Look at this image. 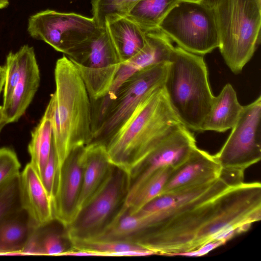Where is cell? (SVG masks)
<instances>
[{
  "instance_id": "cell-1",
  "label": "cell",
  "mask_w": 261,
  "mask_h": 261,
  "mask_svg": "<svg viewBox=\"0 0 261 261\" xmlns=\"http://www.w3.org/2000/svg\"><path fill=\"white\" fill-rule=\"evenodd\" d=\"M244 175L222 168L210 181L159 195L137 213L149 226L135 243L155 254L176 256L247 231L261 219V185L245 183Z\"/></svg>"
},
{
  "instance_id": "cell-2",
  "label": "cell",
  "mask_w": 261,
  "mask_h": 261,
  "mask_svg": "<svg viewBox=\"0 0 261 261\" xmlns=\"http://www.w3.org/2000/svg\"><path fill=\"white\" fill-rule=\"evenodd\" d=\"M54 73L56 89L47 106L50 114L57 179L71 150L92 142V106L81 76L65 55L57 60Z\"/></svg>"
},
{
  "instance_id": "cell-3",
  "label": "cell",
  "mask_w": 261,
  "mask_h": 261,
  "mask_svg": "<svg viewBox=\"0 0 261 261\" xmlns=\"http://www.w3.org/2000/svg\"><path fill=\"white\" fill-rule=\"evenodd\" d=\"M180 123L163 86L158 88L140 102L104 145L110 162L131 178L162 140Z\"/></svg>"
},
{
  "instance_id": "cell-4",
  "label": "cell",
  "mask_w": 261,
  "mask_h": 261,
  "mask_svg": "<svg viewBox=\"0 0 261 261\" xmlns=\"http://www.w3.org/2000/svg\"><path fill=\"white\" fill-rule=\"evenodd\" d=\"M163 87L180 122L190 129L202 132L215 96L203 56L174 47Z\"/></svg>"
},
{
  "instance_id": "cell-5",
  "label": "cell",
  "mask_w": 261,
  "mask_h": 261,
  "mask_svg": "<svg viewBox=\"0 0 261 261\" xmlns=\"http://www.w3.org/2000/svg\"><path fill=\"white\" fill-rule=\"evenodd\" d=\"M214 11L218 48L231 72L239 74L260 42L261 0H219Z\"/></svg>"
},
{
  "instance_id": "cell-6",
  "label": "cell",
  "mask_w": 261,
  "mask_h": 261,
  "mask_svg": "<svg viewBox=\"0 0 261 261\" xmlns=\"http://www.w3.org/2000/svg\"><path fill=\"white\" fill-rule=\"evenodd\" d=\"M169 62L152 66L134 74L118 88L113 98L92 115L91 143L105 145L124 124L140 102L164 85Z\"/></svg>"
},
{
  "instance_id": "cell-7",
  "label": "cell",
  "mask_w": 261,
  "mask_h": 261,
  "mask_svg": "<svg viewBox=\"0 0 261 261\" xmlns=\"http://www.w3.org/2000/svg\"><path fill=\"white\" fill-rule=\"evenodd\" d=\"M159 28L178 46L203 56L219 46L214 9L200 2L179 1Z\"/></svg>"
},
{
  "instance_id": "cell-8",
  "label": "cell",
  "mask_w": 261,
  "mask_h": 261,
  "mask_svg": "<svg viewBox=\"0 0 261 261\" xmlns=\"http://www.w3.org/2000/svg\"><path fill=\"white\" fill-rule=\"evenodd\" d=\"M64 55L76 67L91 100L107 94L123 62L105 27Z\"/></svg>"
},
{
  "instance_id": "cell-9",
  "label": "cell",
  "mask_w": 261,
  "mask_h": 261,
  "mask_svg": "<svg viewBox=\"0 0 261 261\" xmlns=\"http://www.w3.org/2000/svg\"><path fill=\"white\" fill-rule=\"evenodd\" d=\"M129 175L114 166L108 179L66 228L68 240L92 239L103 232L125 205Z\"/></svg>"
},
{
  "instance_id": "cell-10",
  "label": "cell",
  "mask_w": 261,
  "mask_h": 261,
  "mask_svg": "<svg viewBox=\"0 0 261 261\" xmlns=\"http://www.w3.org/2000/svg\"><path fill=\"white\" fill-rule=\"evenodd\" d=\"M102 28L93 17L46 10L29 17L27 30L32 38L42 40L57 51L66 55Z\"/></svg>"
},
{
  "instance_id": "cell-11",
  "label": "cell",
  "mask_w": 261,
  "mask_h": 261,
  "mask_svg": "<svg viewBox=\"0 0 261 261\" xmlns=\"http://www.w3.org/2000/svg\"><path fill=\"white\" fill-rule=\"evenodd\" d=\"M213 155L222 168L242 171L260 160V95L243 106L225 143Z\"/></svg>"
},
{
  "instance_id": "cell-12",
  "label": "cell",
  "mask_w": 261,
  "mask_h": 261,
  "mask_svg": "<svg viewBox=\"0 0 261 261\" xmlns=\"http://www.w3.org/2000/svg\"><path fill=\"white\" fill-rule=\"evenodd\" d=\"M196 147L195 137L190 129L182 123L176 126L162 140L131 178L126 200L160 169L167 166L179 167Z\"/></svg>"
},
{
  "instance_id": "cell-13",
  "label": "cell",
  "mask_w": 261,
  "mask_h": 261,
  "mask_svg": "<svg viewBox=\"0 0 261 261\" xmlns=\"http://www.w3.org/2000/svg\"><path fill=\"white\" fill-rule=\"evenodd\" d=\"M85 146H79L71 150L55 184L53 200L55 220L65 229L75 216L82 184Z\"/></svg>"
},
{
  "instance_id": "cell-14",
  "label": "cell",
  "mask_w": 261,
  "mask_h": 261,
  "mask_svg": "<svg viewBox=\"0 0 261 261\" xmlns=\"http://www.w3.org/2000/svg\"><path fill=\"white\" fill-rule=\"evenodd\" d=\"M145 33V45L136 55L122 63L107 94L108 97H114L120 86L137 72L169 62L174 48L172 40L159 28Z\"/></svg>"
},
{
  "instance_id": "cell-15",
  "label": "cell",
  "mask_w": 261,
  "mask_h": 261,
  "mask_svg": "<svg viewBox=\"0 0 261 261\" xmlns=\"http://www.w3.org/2000/svg\"><path fill=\"white\" fill-rule=\"evenodd\" d=\"M16 52L20 76L8 105L3 109L7 124L17 121L25 113L40 82V70L34 48L24 45Z\"/></svg>"
},
{
  "instance_id": "cell-16",
  "label": "cell",
  "mask_w": 261,
  "mask_h": 261,
  "mask_svg": "<svg viewBox=\"0 0 261 261\" xmlns=\"http://www.w3.org/2000/svg\"><path fill=\"white\" fill-rule=\"evenodd\" d=\"M19 181L21 206L33 227L38 228L55 220L53 199L29 163L20 172Z\"/></svg>"
},
{
  "instance_id": "cell-17",
  "label": "cell",
  "mask_w": 261,
  "mask_h": 261,
  "mask_svg": "<svg viewBox=\"0 0 261 261\" xmlns=\"http://www.w3.org/2000/svg\"><path fill=\"white\" fill-rule=\"evenodd\" d=\"M222 169L214 155L196 147L173 172L160 195L207 182L217 177Z\"/></svg>"
},
{
  "instance_id": "cell-18",
  "label": "cell",
  "mask_w": 261,
  "mask_h": 261,
  "mask_svg": "<svg viewBox=\"0 0 261 261\" xmlns=\"http://www.w3.org/2000/svg\"><path fill=\"white\" fill-rule=\"evenodd\" d=\"M83 164L82 184L75 216L103 186L114 167L105 146L98 143H91L84 147Z\"/></svg>"
},
{
  "instance_id": "cell-19",
  "label": "cell",
  "mask_w": 261,
  "mask_h": 261,
  "mask_svg": "<svg viewBox=\"0 0 261 261\" xmlns=\"http://www.w3.org/2000/svg\"><path fill=\"white\" fill-rule=\"evenodd\" d=\"M105 27L123 62L136 55L146 43L145 31L126 16H107Z\"/></svg>"
},
{
  "instance_id": "cell-20",
  "label": "cell",
  "mask_w": 261,
  "mask_h": 261,
  "mask_svg": "<svg viewBox=\"0 0 261 261\" xmlns=\"http://www.w3.org/2000/svg\"><path fill=\"white\" fill-rule=\"evenodd\" d=\"M243 106L238 101L237 93L228 83L214 96L212 105L202 126V132H224L237 123Z\"/></svg>"
},
{
  "instance_id": "cell-21",
  "label": "cell",
  "mask_w": 261,
  "mask_h": 261,
  "mask_svg": "<svg viewBox=\"0 0 261 261\" xmlns=\"http://www.w3.org/2000/svg\"><path fill=\"white\" fill-rule=\"evenodd\" d=\"M34 228L22 210L0 222V254H22Z\"/></svg>"
},
{
  "instance_id": "cell-22",
  "label": "cell",
  "mask_w": 261,
  "mask_h": 261,
  "mask_svg": "<svg viewBox=\"0 0 261 261\" xmlns=\"http://www.w3.org/2000/svg\"><path fill=\"white\" fill-rule=\"evenodd\" d=\"M52 139L50 110L47 106L39 122L31 132V139L28 145L31 159L29 163L41 179L51 152Z\"/></svg>"
},
{
  "instance_id": "cell-23",
  "label": "cell",
  "mask_w": 261,
  "mask_h": 261,
  "mask_svg": "<svg viewBox=\"0 0 261 261\" xmlns=\"http://www.w3.org/2000/svg\"><path fill=\"white\" fill-rule=\"evenodd\" d=\"M72 249L95 252L97 256H146L155 254L134 243L90 239L69 240Z\"/></svg>"
},
{
  "instance_id": "cell-24",
  "label": "cell",
  "mask_w": 261,
  "mask_h": 261,
  "mask_svg": "<svg viewBox=\"0 0 261 261\" xmlns=\"http://www.w3.org/2000/svg\"><path fill=\"white\" fill-rule=\"evenodd\" d=\"M180 0H140L125 15L145 31L159 28L170 11Z\"/></svg>"
},
{
  "instance_id": "cell-25",
  "label": "cell",
  "mask_w": 261,
  "mask_h": 261,
  "mask_svg": "<svg viewBox=\"0 0 261 261\" xmlns=\"http://www.w3.org/2000/svg\"><path fill=\"white\" fill-rule=\"evenodd\" d=\"M177 169L167 166L160 169L147 179L125 202L128 212L134 214L160 195L169 177Z\"/></svg>"
},
{
  "instance_id": "cell-26",
  "label": "cell",
  "mask_w": 261,
  "mask_h": 261,
  "mask_svg": "<svg viewBox=\"0 0 261 261\" xmlns=\"http://www.w3.org/2000/svg\"><path fill=\"white\" fill-rule=\"evenodd\" d=\"M20 174L0 186V222L22 210L20 200Z\"/></svg>"
},
{
  "instance_id": "cell-27",
  "label": "cell",
  "mask_w": 261,
  "mask_h": 261,
  "mask_svg": "<svg viewBox=\"0 0 261 261\" xmlns=\"http://www.w3.org/2000/svg\"><path fill=\"white\" fill-rule=\"evenodd\" d=\"M140 0H92L93 18L100 27H105V18L109 15L125 16Z\"/></svg>"
},
{
  "instance_id": "cell-28",
  "label": "cell",
  "mask_w": 261,
  "mask_h": 261,
  "mask_svg": "<svg viewBox=\"0 0 261 261\" xmlns=\"http://www.w3.org/2000/svg\"><path fill=\"white\" fill-rule=\"evenodd\" d=\"M5 81L3 88L2 108L8 105L20 76V66L17 52H10L6 57Z\"/></svg>"
},
{
  "instance_id": "cell-29",
  "label": "cell",
  "mask_w": 261,
  "mask_h": 261,
  "mask_svg": "<svg viewBox=\"0 0 261 261\" xmlns=\"http://www.w3.org/2000/svg\"><path fill=\"white\" fill-rule=\"evenodd\" d=\"M21 164L14 150L0 148V186L8 180L20 174Z\"/></svg>"
},
{
  "instance_id": "cell-30",
  "label": "cell",
  "mask_w": 261,
  "mask_h": 261,
  "mask_svg": "<svg viewBox=\"0 0 261 261\" xmlns=\"http://www.w3.org/2000/svg\"><path fill=\"white\" fill-rule=\"evenodd\" d=\"M56 170V161L52 145L51 152L43 170L41 180L47 192L53 200L55 192Z\"/></svg>"
},
{
  "instance_id": "cell-31",
  "label": "cell",
  "mask_w": 261,
  "mask_h": 261,
  "mask_svg": "<svg viewBox=\"0 0 261 261\" xmlns=\"http://www.w3.org/2000/svg\"><path fill=\"white\" fill-rule=\"evenodd\" d=\"M224 244L225 243L221 240H214L208 242L196 250L182 253L178 255L196 257L201 256Z\"/></svg>"
},
{
  "instance_id": "cell-32",
  "label": "cell",
  "mask_w": 261,
  "mask_h": 261,
  "mask_svg": "<svg viewBox=\"0 0 261 261\" xmlns=\"http://www.w3.org/2000/svg\"><path fill=\"white\" fill-rule=\"evenodd\" d=\"M6 69L5 66H0V94L4 88L5 81Z\"/></svg>"
},
{
  "instance_id": "cell-33",
  "label": "cell",
  "mask_w": 261,
  "mask_h": 261,
  "mask_svg": "<svg viewBox=\"0 0 261 261\" xmlns=\"http://www.w3.org/2000/svg\"><path fill=\"white\" fill-rule=\"evenodd\" d=\"M219 0H201L200 3L206 7L214 9Z\"/></svg>"
},
{
  "instance_id": "cell-34",
  "label": "cell",
  "mask_w": 261,
  "mask_h": 261,
  "mask_svg": "<svg viewBox=\"0 0 261 261\" xmlns=\"http://www.w3.org/2000/svg\"><path fill=\"white\" fill-rule=\"evenodd\" d=\"M7 124L6 118L3 113V111L0 112V133L3 127Z\"/></svg>"
},
{
  "instance_id": "cell-35",
  "label": "cell",
  "mask_w": 261,
  "mask_h": 261,
  "mask_svg": "<svg viewBox=\"0 0 261 261\" xmlns=\"http://www.w3.org/2000/svg\"><path fill=\"white\" fill-rule=\"evenodd\" d=\"M9 4V0H0V9L6 8Z\"/></svg>"
},
{
  "instance_id": "cell-36",
  "label": "cell",
  "mask_w": 261,
  "mask_h": 261,
  "mask_svg": "<svg viewBox=\"0 0 261 261\" xmlns=\"http://www.w3.org/2000/svg\"><path fill=\"white\" fill-rule=\"evenodd\" d=\"M180 1L192 2H200L201 0H180Z\"/></svg>"
},
{
  "instance_id": "cell-37",
  "label": "cell",
  "mask_w": 261,
  "mask_h": 261,
  "mask_svg": "<svg viewBox=\"0 0 261 261\" xmlns=\"http://www.w3.org/2000/svg\"><path fill=\"white\" fill-rule=\"evenodd\" d=\"M3 110L2 106H0V111H1Z\"/></svg>"
}]
</instances>
